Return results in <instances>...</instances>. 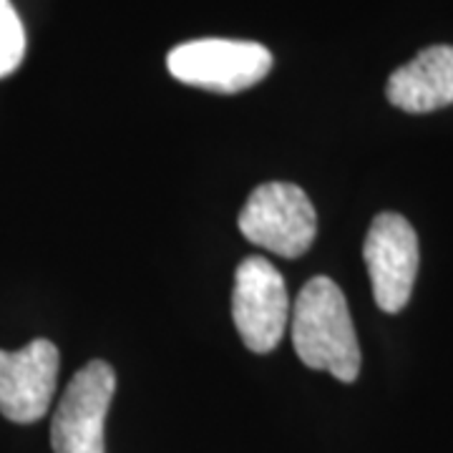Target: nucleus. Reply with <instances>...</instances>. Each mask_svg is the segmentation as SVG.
I'll use <instances>...</instances> for the list:
<instances>
[{"instance_id":"1","label":"nucleus","mask_w":453,"mask_h":453,"mask_svg":"<svg viewBox=\"0 0 453 453\" xmlns=\"http://www.w3.org/2000/svg\"><path fill=\"white\" fill-rule=\"evenodd\" d=\"M292 345L310 371H325L342 383L360 372V345L345 295L330 277H312L292 305Z\"/></svg>"},{"instance_id":"3","label":"nucleus","mask_w":453,"mask_h":453,"mask_svg":"<svg viewBox=\"0 0 453 453\" xmlns=\"http://www.w3.org/2000/svg\"><path fill=\"white\" fill-rule=\"evenodd\" d=\"M240 232L280 257H300L315 242L318 214L310 196L288 181L259 184L240 211Z\"/></svg>"},{"instance_id":"6","label":"nucleus","mask_w":453,"mask_h":453,"mask_svg":"<svg viewBox=\"0 0 453 453\" xmlns=\"http://www.w3.org/2000/svg\"><path fill=\"white\" fill-rule=\"evenodd\" d=\"M363 257L371 275L372 297L383 312H401L411 300L418 275V237L408 219L383 211L365 234Z\"/></svg>"},{"instance_id":"4","label":"nucleus","mask_w":453,"mask_h":453,"mask_svg":"<svg viewBox=\"0 0 453 453\" xmlns=\"http://www.w3.org/2000/svg\"><path fill=\"white\" fill-rule=\"evenodd\" d=\"M232 318L244 348L270 353L290 325V295L275 265L265 257H247L234 273Z\"/></svg>"},{"instance_id":"7","label":"nucleus","mask_w":453,"mask_h":453,"mask_svg":"<svg viewBox=\"0 0 453 453\" xmlns=\"http://www.w3.org/2000/svg\"><path fill=\"white\" fill-rule=\"evenodd\" d=\"M61 356L50 340L20 350H0V413L13 423H35L49 413Z\"/></svg>"},{"instance_id":"5","label":"nucleus","mask_w":453,"mask_h":453,"mask_svg":"<svg viewBox=\"0 0 453 453\" xmlns=\"http://www.w3.org/2000/svg\"><path fill=\"white\" fill-rule=\"evenodd\" d=\"M116 390L113 368L91 360L76 372L53 413L50 446L56 453H106V413Z\"/></svg>"},{"instance_id":"9","label":"nucleus","mask_w":453,"mask_h":453,"mask_svg":"<svg viewBox=\"0 0 453 453\" xmlns=\"http://www.w3.org/2000/svg\"><path fill=\"white\" fill-rule=\"evenodd\" d=\"M26 56V31L11 0H0V79L11 76Z\"/></svg>"},{"instance_id":"8","label":"nucleus","mask_w":453,"mask_h":453,"mask_svg":"<svg viewBox=\"0 0 453 453\" xmlns=\"http://www.w3.org/2000/svg\"><path fill=\"white\" fill-rule=\"evenodd\" d=\"M388 101L408 113H428L453 104V46H431L388 79Z\"/></svg>"},{"instance_id":"2","label":"nucleus","mask_w":453,"mask_h":453,"mask_svg":"<svg viewBox=\"0 0 453 453\" xmlns=\"http://www.w3.org/2000/svg\"><path fill=\"white\" fill-rule=\"evenodd\" d=\"M177 81L217 94H237L259 83L273 68V53L255 41L199 38L187 41L166 56Z\"/></svg>"}]
</instances>
